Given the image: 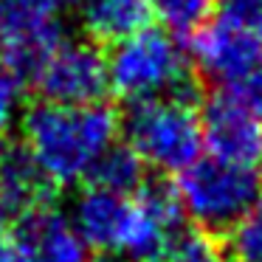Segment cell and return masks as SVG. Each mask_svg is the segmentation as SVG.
Returning a JSON list of instances; mask_svg holds the SVG:
<instances>
[{"instance_id": "6da1fadb", "label": "cell", "mask_w": 262, "mask_h": 262, "mask_svg": "<svg viewBox=\"0 0 262 262\" xmlns=\"http://www.w3.org/2000/svg\"><path fill=\"white\" fill-rule=\"evenodd\" d=\"M119 133L121 119L104 102H40L20 119V152L48 189L85 186L107 149L119 144Z\"/></svg>"}, {"instance_id": "7a4b0ae2", "label": "cell", "mask_w": 262, "mask_h": 262, "mask_svg": "<svg viewBox=\"0 0 262 262\" xmlns=\"http://www.w3.org/2000/svg\"><path fill=\"white\" fill-rule=\"evenodd\" d=\"M107 57V88L127 104L152 102V99L183 96L192 99L194 71L186 48L172 31L147 26L133 37L110 46Z\"/></svg>"}, {"instance_id": "3957f363", "label": "cell", "mask_w": 262, "mask_h": 262, "mask_svg": "<svg viewBox=\"0 0 262 262\" xmlns=\"http://www.w3.org/2000/svg\"><path fill=\"white\" fill-rule=\"evenodd\" d=\"M183 220L200 234L226 237L262 194V175L254 164H234L214 155H200L172 183Z\"/></svg>"}, {"instance_id": "277c9868", "label": "cell", "mask_w": 262, "mask_h": 262, "mask_svg": "<svg viewBox=\"0 0 262 262\" xmlns=\"http://www.w3.org/2000/svg\"><path fill=\"white\" fill-rule=\"evenodd\" d=\"M121 133L144 169L166 175H181L203 152L200 110L183 96L130 104L121 119Z\"/></svg>"}, {"instance_id": "5b68a950", "label": "cell", "mask_w": 262, "mask_h": 262, "mask_svg": "<svg viewBox=\"0 0 262 262\" xmlns=\"http://www.w3.org/2000/svg\"><path fill=\"white\" fill-rule=\"evenodd\" d=\"M189 62L217 91H239L262 68V34L228 14H214L189 34Z\"/></svg>"}, {"instance_id": "8992f818", "label": "cell", "mask_w": 262, "mask_h": 262, "mask_svg": "<svg viewBox=\"0 0 262 262\" xmlns=\"http://www.w3.org/2000/svg\"><path fill=\"white\" fill-rule=\"evenodd\" d=\"M29 82L40 102L51 104H99L107 88V57L93 40L62 37L31 71Z\"/></svg>"}, {"instance_id": "52a82bcc", "label": "cell", "mask_w": 262, "mask_h": 262, "mask_svg": "<svg viewBox=\"0 0 262 262\" xmlns=\"http://www.w3.org/2000/svg\"><path fill=\"white\" fill-rule=\"evenodd\" d=\"M183 223L186 220H183L172 186L144 183L127 200L124 226H121L113 256L130 262H166L181 237L186 234Z\"/></svg>"}, {"instance_id": "ba28073f", "label": "cell", "mask_w": 262, "mask_h": 262, "mask_svg": "<svg viewBox=\"0 0 262 262\" xmlns=\"http://www.w3.org/2000/svg\"><path fill=\"white\" fill-rule=\"evenodd\" d=\"M0 262H93L68 211L42 203L0 220Z\"/></svg>"}, {"instance_id": "9c48e42d", "label": "cell", "mask_w": 262, "mask_h": 262, "mask_svg": "<svg viewBox=\"0 0 262 262\" xmlns=\"http://www.w3.org/2000/svg\"><path fill=\"white\" fill-rule=\"evenodd\" d=\"M62 37V12L51 0H0V62L26 79Z\"/></svg>"}, {"instance_id": "30bf717a", "label": "cell", "mask_w": 262, "mask_h": 262, "mask_svg": "<svg viewBox=\"0 0 262 262\" xmlns=\"http://www.w3.org/2000/svg\"><path fill=\"white\" fill-rule=\"evenodd\" d=\"M203 147L209 155L234 164H254L262 158V121L248 107L239 91H214L200 110Z\"/></svg>"}, {"instance_id": "8fae6325", "label": "cell", "mask_w": 262, "mask_h": 262, "mask_svg": "<svg viewBox=\"0 0 262 262\" xmlns=\"http://www.w3.org/2000/svg\"><path fill=\"white\" fill-rule=\"evenodd\" d=\"M127 200H130V194H116L99 186H85L74 198L68 217L82 243L91 251H102L104 256L116 254L127 214Z\"/></svg>"}, {"instance_id": "7c38bea8", "label": "cell", "mask_w": 262, "mask_h": 262, "mask_svg": "<svg viewBox=\"0 0 262 262\" xmlns=\"http://www.w3.org/2000/svg\"><path fill=\"white\" fill-rule=\"evenodd\" d=\"M82 29L93 42H116L152 26L149 0H85L79 6Z\"/></svg>"}, {"instance_id": "4fadbf2b", "label": "cell", "mask_w": 262, "mask_h": 262, "mask_svg": "<svg viewBox=\"0 0 262 262\" xmlns=\"http://www.w3.org/2000/svg\"><path fill=\"white\" fill-rule=\"evenodd\" d=\"M42 203H51V189L26 161L20 147L6 149L3 155V214L17 217Z\"/></svg>"}, {"instance_id": "5bb4252c", "label": "cell", "mask_w": 262, "mask_h": 262, "mask_svg": "<svg viewBox=\"0 0 262 262\" xmlns=\"http://www.w3.org/2000/svg\"><path fill=\"white\" fill-rule=\"evenodd\" d=\"M144 172L147 169L138 161V155L127 144H116L96 164V169H93L91 181L85 186H99V189H107V192H116V194H136L147 183L144 181Z\"/></svg>"}, {"instance_id": "9a60e30c", "label": "cell", "mask_w": 262, "mask_h": 262, "mask_svg": "<svg viewBox=\"0 0 262 262\" xmlns=\"http://www.w3.org/2000/svg\"><path fill=\"white\" fill-rule=\"evenodd\" d=\"M149 6L161 29L172 34H194L206 20L214 17L220 0H149Z\"/></svg>"}, {"instance_id": "2e32d148", "label": "cell", "mask_w": 262, "mask_h": 262, "mask_svg": "<svg viewBox=\"0 0 262 262\" xmlns=\"http://www.w3.org/2000/svg\"><path fill=\"white\" fill-rule=\"evenodd\" d=\"M226 254L231 262H262V194L248 214L226 234Z\"/></svg>"}, {"instance_id": "e0dca14e", "label": "cell", "mask_w": 262, "mask_h": 262, "mask_svg": "<svg viewBox=\"0 0 262 262\" xmlns=\"http://www.w3.org/2000/svg\"><path fill=\"white\" fill-rule=\"evenodd\" d=\"M26 91H29V79L20 71L9 68L6 62H0V133L23 119Z\"/></svg>"}, {"instance_id": "ac0fdd59", "label": "cell", "mask_w": 262, "mask_h": 262, "mask_svg": "<svg viewBox=\"0 0 262 262\" xmlns=\"http://www.w3.org/2000/svg\"><path fill=\"white\" fill-rule=\"evenodd\" d=\"M166 262H231V259L214 237L194 231V234H183Z\"/></svg>"}, {"instance_id": "d6986e66", "label": "cell", "mask_w": 262, "mask_h": 262, "mask_svg": "<svg viewBox=\"0 0 262 262\" xmlns=\"http://www.w3.org/2000/svg\"><path fill=\"white\" fill-rule=\"evenodd\" d=\"M220 12L262 34V0H220Z\"/></svg>"}, {"instance_id": "ffe728a7", "label": "cell", "mask_w": 262, "mask_h": 262, "mask_svg": "<svg viewBox=\"0 0 262 262\" xmlns=\"http://www.w3.org/2000/svg\"><path fill=\"white\" fill-rule=\"evenodd\" d=\"M239 93H243V99L248 102V107L256 113V119L262 121V68L239 88Z\"/></svg>"}, {"instance_id": "44dd1931", "label": "cell", "mask_w": 262, "mask_h": 262, "mask_svg": "<svg viewBox=\"0 0 262 262\" xmlns=\"http://www.w3.org/2000/svg\"><path fill=\"white\" fill-rule=\"evenodd\" d=\"M51 3L59 9V12H65V9H79L85 0H51Z\"/></svg>"}, {"instance_id": "7402d4cb", "label": "cell", "mask_w": 262, "mask_h": 262, "mask_svg": "<svg viewBox=\"0 0 262 262\" xmlns=\"http://www.w3.org/2000/svg\"><path fill=\"white\" fill-rule=\"evenodd\" d=\"M3 155H6V149L0 147V214H3Z\"/></svg>"}, {"instance_id": "603a6c76", "label": "cell", "mask_w": 262, "mask_h": 262, "mask_svg": "<svg viewBox=\"0 0 262 262\" xmlns=\"http://www.w3.org/2000/svg\"><path fill=\"white\" fill-rule=\"evenodd\" d=\"M96 262H130V259H121V256H102V259Z\"/></svg>"}]
</instances>
